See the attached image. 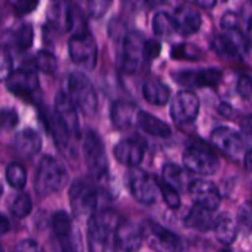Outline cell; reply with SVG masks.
Masks as SVG:
<instances>
[{"label":"cell","mask_w":252,"mask_h":252,"mask_svg":"<svg viewBox=\"0 0 252 252\" xmlns=\"http://www.w3.org/2000/svg\"><path fill=\"white\" fill-rule=\"evenodd\" d=\"M219 252H230L229 250H221V251H219Z\"/></svg>","instance_id":"obj_52"},{"label":"cell","mask_w":252,"mask_h":252,"mask_svg":"<svg viewBox=\"0 0 252 252\" xmlns=\"http://www.w3.org/2000/svg\"><path fill=\"white\" fill-rule=\"evenodd\" d=\"M214 233L219 243L231 245L238 236V225L230 214H221L214 221Z\"/></svg>","instance_id":"obj_26"},{"label":"cell","mask_w":252,"mask_h":252,"mask_svg":"<svg viewBox=\"0 0 252 252\" xmlns=\"http://www.w3.org/2000/svg\"><path fill=\"white\" fill-rule=\"evenodd\" d=\"M83 150L90 176L95 180L102 179L107 174L108 161L105 145L100 135L94 130H88L84 139Z\"/></svg>","instance_id":"obj_5"},{"label":"cell","mask_w":252,"mask_h":252,"mask_svg":"<svg viewBox=\"0 0 252 252\" xmlns=\"http://www.w3.org/2000/svg\"><path fill=\"white\" fill-rule=\"evenodd\" d=\"M160 52H161V44L159 41L154 38L145 39L144 47H143V58L145 62H152L159 56Z\"/></svg>","instance_id":"obj_39"},{"label":"cell","mask_w":252,"mask_h":252,"mask_svg":"<svg viewBox=\"0 0 252 252\" xmlns=\"http://www.w3.org/2000/svg\"><path fill=\"white\" fill-rule=\"evenodd\" d=\"M171 56L174 59L182 61H201L203 58V52L193 44L181 43L172 48Z\"/></svg>","instance_id":"obj_32"},{"label":"cell","mask_w":252,"mask_h":252,"mask_svg":"<svg viewBox=\"0 0 252 252\" xmlns=\"http://www.w3.org/2000/svg\"><path fill=\"white\" fill-rule=\"evenodd\" d=\"M197 5L201 7H207V9H211V7L216 6L217 1H197Z\"/></svg>","instance_id":"obj_49"},{"label":"cell","mask_w":252,"mask_h":252,"mask_svg":"<svg viewBox=\"0 0 252 252\" xmlns=\"http://www.w3.org/2000/svg\"><path fill=\"white\" fill-rule=\"evenodd\" d=\"M211 142L217 149L231 159H238L245 150V143L241 135L229 127H219L214 129L211 135Z\"/></svg>","instance_id":"obj_14"},{"label":"cell","mask_w":252,"mask_h":252,"mask_svg":"<svg viewBox=\"0 0 252 252\" xmlns=\"http://www.w3.org/2000/svg\"><path fill=\"white\" fill-rule=\"evenodd\" d=\"M19 123V116L14 108H1L0 110V129L10 130Z\"/></svg>","instance_id":"obj_38"},{"label":"cell","mask_w":252,"mask_h":252,"mask_svg":"<svg viewBox=\"0 0 252 252\" xmlns=\"http://www.w3.org/2000/svg\"><path fill=\"white\" fill-rule=\"evenodd\" d=\"M189 196L196 206L214 212L221 203V196L218 187L207 180H193L189 187Z\"/></svg>","instance_id":"obj_13"},{"label":"cell","mask_w":252,"mask_h":252,"mask_svg":"<svg viewBox=\"0 0 252 252\" xmlns=\"http://www.w3.org/2000/svg\"><path fill=\"white\" fill-rule=\"evenodd\" d=\"M52 226L59 243L61 252H84L80 231L75 228L68 213L59 211L52 217Z\"/></svg>","instance_id":"obj_6"},{"label":"cell","mask_w":252,"mask_h":252,"mask_svg":"<svg viewBox=\"0 0 252 252\" xmlns=\"http://www.w3.org/2000/svg\"><path fill=\"white\" fill-rule=\"evenodd\" d=\"M54 113L70 135H79V117L76 107L68 94L58 93L54 101Z\"/></svg>","instance_id":"obj_18"},{"label":"cell","mask_w":252,"mask_h":252,"mask_svg":"<svg viewBox=\"0 0 252 252\" xmlns=\"http://www.w3.org/2000/svg\"><path fill=\"white\" fill-rule=\"evenodd\" d=\"M248 36H249V42H250V44L252 46V17L250 20V22H249V30H248Z\"/></svg>","instance_id":"obj_50"},{"label":"cell","mask_w":252,"mask_h":252,"mask_svg":"<svg viewBox=\"0 0 252 252\" xmlns=\"http://www.w3.org/2000/svg\"><path fill=\"white\" fill-rule=\"evenodd\" d=\"M213 48L223 59L236 61L246 52L248 43L240 29H235L217 34L213 39Z\"/></svg>","instance_id":"obj_11"},{"label":"cell","mask_w":252,"mask_h":252,"mask_svg":"<svg viewBox=\"0 0 252 252\" xmlns=\"http://www.w3.org/2000/svg\"><path fill=\"white\" fill-rule=\"evenodd\" d=\"M118 217L112 209L96 211L88 219V236L90 252H106L111 235L116 233Z\"/></svg>","instance_id":"obj_2"},{"label":"cell","mask_w":252,"mask_h":252,"mask_svg":"<svg viewBox=\"0 0 252 252\" xmlns=\"http://www.w3.org/2000/svg\"><path fill=\"white\" fill-rule=\"evenodd\" d=\"M17 252H44V249L37 241L26 239V240H22L19 244Z\"/></svg>","instance_id":"obj_45"},{"label":"cell","mask_w":252,"mask_h":252,"mask_svg":"<svg viewBox=\"0 0 252 252\" xmlns=\"http://www.w3.org/2000/svg\"><path fill=\"white\" fill-rule=\"evenodd\" d=\"M5 176H6L7 184L16 189H22L26 185V170L22 165L17 164V162H11V164L7 165Z\"/></svg>","instance_id":"obj_31"},{"label":"cell","mask_w":252,"mask_h":252,"mask_svg":"<svg viewBox=\"0 0 252 252\" xmlns=\"http://www.w3.org/2000/svg\"><path fill=\"white\" fill-rule=\"evenodd\" d=\"M162 175H164V181L167 182L174 189H176L177 191L185 189L186 187L189 189L191 182L193 181V180L189 181V174L186 172V170L175 164L165 165L164 170H162Z\"/></svg>","instance_id":"obj_29"},{"label":"cell","mask_w":252,"mask_h":252,"mask_svg":"<svg viewBox=\"0 0 252 252\" xmlns=\"http://www.w3.org/2000/svg\"><path fill=\"white\" fill-rule=\"evenodd\" d=\"M158 187H159L160 192H161L162 197H164L165 203L167 204V207L171 209H177L181 206V198H180L179 191L176 189H174L172 186H170L167 182H165L164 180H158Z\"/></svg>","instance_id":"obj_35"},{"label":"cell","mask_w":252,"mask_h":252,"mask_svg":"<svg viewBox=\"0 0 252 252\" xmlns=\"http://www.w3.org/2000/svg\"><path fill=\"white\" fill-rule=\"evenodd\" d=\"M220 25H221V29H223L224 31H230V30L240 29V27H239L238 16L231 11H228L226 14L223 15Z\"/></svg>","instance_id":"obj_44"},{"label":"cell","mask_w":252,"mask_h":252,"mask_svg":"<svg viewBox=\"0 0 252 252\" xmlns=\"http://www.w3.org/2000/svg\"><path fill=\"white\" fill-rule=\"evenodd\" d=\"M137 107L134 103L125 100H117L111 106V120L115 127L120 129L130 127L133 122H137Z\"/></svg>","instance_id":"obj_23"},{"label":"cell","mask_w":252,"mask_h":252,"mask_svg":"<svg viewBox=\"0 0 252 252\" xmlns=\"http://www.w3.org/2000/svg\"><path fill=\"white\" fill-rule=\"evenodd\" d=\"M15 44L19 47L21 51H26L32 46L33 42V29L30 24H24L16 30L15 32Z\"/></svg>","instance_id":"obj_36"},{"label":"cell","mask_w":252,"mask_h":252,"mask_svg":"<svg viewBox=\"0 0 252 252\" xmlns=\"http://www.w3.org/2000/svg\"><path fill=\"white\" fill-rule=\"evenodd\" d=\"M69 54L74 63L84 69L93 70L97 63V44L90 32L73 34L68 43Z\"/></svg>","instance_id":"obj_9"},{"label":"cell","mask_w":252,"mask_h":252,"mask_svg":"<svg viewBox=\"0 0 252 252\" xmlns=\"http://www.w3.org/2000/svg\"><path fill=\"white\" fill-rule=\"evenodd\" d=\"M144 37L139 32L132 31L126 34L122 42L120 56V65L127 73H134L137 71L140 62L144 61L143 58V47H144Z\"/></svg>","instance_id":"obj_12"},{"label":"cell","mask_w":252,"mask_h":252,"mask_svg":"<svg viewBox=\"0 0 252 252\" xmlns=\"http://www.w3.org/2000/svg\"><path fill=\"white\" fill-rule=\"evenodd\" d=\"M32 211V201L31 197L26 192H21V193L17 194L15 197V199L12 201L11 206H10V212L14 217L16 218L22 219L25 217L29 216Z\"/></svg>","instance_id":"obj_33"},{"label":"cell","mask_w":252,"mask_h":252,"mask_svg":"<svg viewBox=\"0 0 252 252\" xmlns=\"http://www.w3.org/2000/svg\"><path fill=\"white\" fill-rule=\"evenodd\" d=\"M125 184L128 191L139 203L153 204L157 201L158 181L153 179L147 171L133 167L127 171L125 176Z\"/></svg>","instance_id":"obj_7"},{"label":"cell","mask_w":252,"mask_h":252,"mask_svg":"<svg viewBox=\"0 0 252 252\" xmlns=\"http://www.w3.org/2000/svg\"><path fill=\"white\" fill-rule=\"evenodd\" d=\"M243 128H244V132H246L248 134L252 135V117L248 118L246 121H244Z\"/></svg>","instance_id":"obj_47"},{"label":"cell","mask_w":252,"mask_h":252,"mask_svg":"<svg viewBox=\"0 0 252 252\" xmlns=\"http://www.w3.org/2000/svg\"><path fill=\"white\" fill-rule=\"evenodd\" d=\"M199 98L193 91L182 90L172 98L170 113L172 121L179 126L189 125L196 121L199 112Z\"/></svg>","instance_id":"obj_10"},{"label":"cell","mask_w":252,"mask_h":252,"mask_svg":"<svg viewBox=\"0 0 252 252\" xmlns=\"http://www.w3.org/2000/svg\"><path fill=\"white\" fill-rule=\"evenodd\" d=\"M245 167L246 169L249 170V171H252V149L250 150V152L246 153L245 155Z\"/></svg>","instance_id":"obj_48"},{"label":"cell","mask_w":252,"mask_h":252,"mask_svg":"<svg viewBox=\"0 0 252 252\" xmlns=\"http://www.w3.org/2000/svg\"><path fill=\"white\" fill-rule=\"evenodd\" d=\"M148 240L157 252H182L184 244L179 235L155 223L148 224Z\"/></svg>","instance_id":"obj_15"},{"label":"cell","mask_w":252,"mask_h":252,"mask_svg":"<svg viewBox=\"0 0 252 252\" xmlns=\"http://www.w3.org/2000/svg\"><path fill=\"white\" fill-rule=\"evenodd\" d=\"M33 63L38 70L43 71L46 74L54 73L57 66H58V62H57L56 56L48 51H39L34 56Z\"/></svg>","instance_id":"obj_34"},{"label":"cell","mask_w":252,"mask_h":252,"mask_svg":"<svg viewBox=\"0 0 252 252\" xmlns=\"http://www.w3.org/2000/svg\"><path fill=\"white\" fill-rule=\"evenodd\" d=\"M12 74V57L4 47H0V81L9 79Z\"/></svg>","instance_id":"obj_37"},{"label":"cell","mask_w":252,"mask_h":252,"mask_svg":"<svg viewBox=\"0 0 252 252\" xmlns=\"http://www.w3.org/2000/svg\"><path fill=\"white\" fill-rule=\"evenodd\" d=\"M137 125L144 130L145 133L154 137L167 138L171 135V128L167 123L161 121L160 118L145 112V111H139L137 116Z\"/></svg>","instance_id":"obj_25"},{"label":"cell","mask_w":252,"mask_h":252,"mask_svg":"<svg viewBox=\"0 0 252 252\" xmlns=\"http://www.w3.org/2000/svg\"><path fill=\"white\" fill-rule=\"evenodd\" d=\"M10 229V223L5 217L0 216V236L6 234Z\"/></svg>","instance_id":"obj_46"},{"label":"cell","mask_w":252,"mask_h":252,"mask_svg":"<svg viewBox=\"0 0 252 252\" xmlns=\"http://www.w3.org/2000/svg\"><path fill=\"white\" fill-rule=\"evenodd\" d=\"M223 78V73L217 68L203 69L198 71H180L175 75V80L187 86H212L219 85Z\"/></svg>","instance_id":"obj_19"},{"label":"cell","mask_w":252,"mask_h":252,"mask_svg":"<svg viewBox=\"0 0 252 252\" xmlns=\"http://www.w3.org/2000/svg\"><path fill=\"white\" fill-rule=\"evenodd\" d=\"M0 252H1V248H0Z\"/></svg>","instance_id":"obj_53"},{"label":"cell","mask_w":252,"mask_h":252,"mask_svg":"<svg viewBox=\"0 0 252 252\" xmlns=\"http://www.w3.org/2000/svg\"><path fill=\"white\" fill-rule=\"evenodd\" d=\"M6 86L10 93L20 97H29L36 93L39 86L38 76L32 69L20 68L12 71L6 80Z\"/></svg>","instance_id":"obj_17"},{"label":"cell","mask_w":252,"mask_h":252,"mask_svg":"<svg viewBox=\"0 0 252 252\" xmlns=\"http://www.w3.org/2000/svg\"><path fill=\"white\" fill-rule=\"evenodd\" d=\"M112 5L111 1H101V0H95V1H90L88 4L89 12L93 17H101L106 14L108 7Z\"/></svg>","instance_id":"obj_41"},{"label":"cell","mask_w":252,"mask_h":252,"mask_svg":"<svg viewBox=\"0 0 252 252\" xmlns=\"http://www.w3.org/2000/svg\"><path fill=\"white\" fill-rule=\"evenodd\" d=\"M69 181L65 166L53 157H43L39 161L34 177V189L41 197L62 191Z\"/></svg>","instance_id":"obj_1"},{"label":"cell","mask_w":252,"mask_h":252,"mask_svg":"<svg viewBox=\"0 0 252 252\" xmlns=\"http://www.w3.org/2000/svg\"><path fill=\"white\" fill-rule=\"evenodd\" d=\"M212 212L206 211L198 206H194L189 209V214L185 218V225L187 228L196 229L199 231H208L214 226V219L212 218Z\"/></svg>","instance_id":"obj_28"},{"label":"cell","mask_w":252,"mask_h":252,"mask_svg":"<svg viewBox=\"0 0 252 252\" xmlns=\"http://www.w3.org/2000/svg\"><path fill=\"white\" fill-rule=\"evenodd\" d=\"M113 154L117 161L133 169L143 161L145 154V143L139 138H126L116 144L113 148Z\"/></svg>","instance_id":"obj_16"},{"label":"cell","mask_w":252,"mask_h":252,"mask_svg":"<svg viewBox=\"0 0 252 252\" xmlns=\"http://www.w3.org/2000/svg\"><path fill=\"white\" fill-rule=\"evenodd\" d=\"M142 91L145 100L155 106L166 105L170 100V95H171L169 86L165 85L159 79H150V80L145 81Z\"/></svg>","instance_id":"obj_24"},{"label":"cell","mask_w":252,"mask_h":252,"mask_svg":"<svg viewBox=\"0 0 252 252\" xmlns=\"http://www.w3.org/2000/svg\"><path fill=\"white\" fill-rule=\"evenodd\" d=\"M182 160L187 171L199 176L214 175L220 166L218 157L211 149L197 147V145L187 148Z\"/></svg>","instance_id":"obj_8"},{"label":"cell","mask_w":252,"mask_h":252,"mask_svg":"<svg viewBox=\"0 0 252 252\" xmlns=\"http://www.w3.org/2000/svg\"><path fill=\"white\" fill-rule=\"evenodd\" d=\"M42 139L36 130L26 128L20 130L14 139V148L22 158H32L41 150Z\"/></svg>","instance_id":"obj_22"},{"label":"cell","mask_w":252,"mask_h":252,"mask_svg":"<svg viewBox=\"0 0 252 252\" xmlns=\"http://www.w3.org/2000/svg\"><path fill=\"white\" fill-rule=\"evenodd\" d=\"M69 199L75 216L91 217L97 207V189L90 179H78L71 184L69 189Z\"/></svg>","instance_id":"obj_4"},{"label":"cell","mask_w":252,"mask_h":252,"mask_svg":"<svg viewBox=\"0 0 252 252\" xmlns=\"http://www.w3.org/2000/svg\"><path fill=\"white\" fill-rule=\"evenodd\" d=\"M38 5L37 1H30V0H17V1H12L11 6L14 7L15 12L17 15H25L29 12L33 11L34 7Z\"/></svg>","instance_id":"obj_43"},{"label":"cell","mask_w":252,"mask_h":252,"mask_svg":"<svg viewBox=\"0 0 252 252\" xmlns=\"http://www.w3.org/2000/svg\"><path fill=\"white\" fill-rule=\"evenodd\" d=\"M68 95L76 108L85 116H94L97 111V94L90 79L81 71H74L68 80Z\"/></svg>","instance_id":"obj_3"},{"label":"cell","mask_w":252,"mask_h":252,"mask_svg":"<svg viewBox=\"0 0 252 252\" xmlns=\"http://www.w3.org/2000/svg\"><path fill=\"white\" fill-rule=\"evenodd\" d=\"M238 93L246 100L252 97V78L250 75H241L239 78Z\"/></svg>","instance_id":"obj_40"},{"label":"cell","mask_w":252,"mask_h":252,"mask_svg":"<svg viewBox=\"0 0 252 252\" xmlns=\"http://www.w3.org/2000/svg\"><path fill=\"white\" fill-rule=\"evenodd\" d=\"M144 231L132 221H123L115 233V240L118 248L125 252H135L143 244Z\"/></svg>","instance_id":"obj_20"},{"label":"cell","mask_w":252,"mask_h":252,"mask_svg":"<svg viewBox=\"0 0 252 252\" xmlns=\"http://www.w3.org/2000/svg\"><path fill=\"white\" fill-rule=\"evenodd\" d=\"M1 194H2V186L0 185V197H1Z\"/></svg>","instance_id":"obj_51"},{"label":"cell","mask_w":252,"mask_h":252,"mask_svg":"<svg viewBox=\"0 0 252 252\" xmlns=\"http://www.w3.org/2000/svg\"><path fill=\"white\" fill-rule=\"evenodd\" d=\"M174 20L176 22L177 31L181 34H193L201 29L202 17L198 10L189 4H182L175 9Z\"/></svg>","instance_id":"obj_21"},{"label":"cell","mask_w":252,"mask_h":252,"mask_svg":"<svg viewBox=\"0 0 252 252\" xmlns=\"http://www.w3.org/2000/svg\"><path fill=\"white\" fill-rule=\"evenodd\" d=\"M238 217L239 220H240L244 225L252 228V199L251 201L245 202V203L239 208Z\"/></svg>","instance_id":"obj_42"},{"label":"cell","mask_w":252,"mask_h":252,"mask_svg":"<svg viewBox=\"0 0 252 252\" xmlns=\"http://www.w3.org/2000/svg\"><path fill=\"white\" fill-rule=\"evenodd\" d=\"M43 120L44 122H46L48 129L51 130L52 135H53V139L54 142H56L57 147L61 150L68 149L70 134H69L68 130L64 128V126L62 125L61 121L58 120L56 113L51 112V111H46L43 115Z\"/></svg>","instance_id":"obj_27"},{"label":"cell","mask_w":252,"mask_h":252,"mask_svg":"<svg viewBox=\"0 0 252 252\" xmlns=\"http://www.w3.org/2000/svg\"><path fill=\"white\" fill-rule=\"evenodd\" d=\"M153 30L158 36L166 37L175 33L177 31V26L174 17L170 16L167 12L159 11L155 14L154 20H153Z\"/></svg>","instance_id":"obj_30"}]
</instances>
